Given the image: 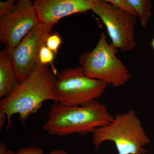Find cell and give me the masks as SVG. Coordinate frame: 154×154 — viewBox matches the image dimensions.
<instances>
[{"label": "cell", "mask_w": 154, "mask_h": 154, "mask_svg": "<svg viewBox=\"0 0 154 154\" xmlns=\"http://www.w3.org/2000/svg\"><path fill=\"white\" fill-rule=\"evenodd\" d=\"M107 2L112 4L116 8L128 14L137 17V15L134 9L128 2L127 0H105Z\"/></svg>", "instance_id": "obj_14"}, {"label": "cell", "mask_w": 154, "mask_h": 154, "mask_svg": "<svg viewBox=\"0 0 154 154\" xmlns=\"http://www.w3.org/2000/svg\"><path fill=\"white\" fill-rule=\"evenodd\" d=\"M19 83L17 79L12 59L5 49L0 52V98L10 95Z\"/></svg>", "instance_id": "obj_10"}, {"label": "cell", "mask_w": 154, "mask_h": 154, "mask_svg": "<svg viewBox=\"0 0 154 154\" xmlns=\"http://www.w3.org/2000/svg\"><path fill=\"white\" fill-rule=\"evenodd\" d=\"M107 86L86 76L81 67L68 68L56 75L57 102L68 107L83 106L101 97Z\"/></svg>", "instance_id": "obj_5"}, {"label": "cell", "mask_w": 154, "mask_h": 154, "mask_svg": "<svg viewBox=\"0 0 154 154\" xmlns=\"http://www.w3.org/2000/svg\"><path fill=\"white\" fill-rule=\"evenodd\" d=\"M62 42V38L60 35L57 32H55L50 34L47 37L45 45L48 49L56 54Z\"/></svg>", "instance_id": "obj_13"}, {"label": "cell", "mask_w": 154, "mask_h": 154, "mask_svg": "<svg viewBox=\"0 0 154 154\" xmlns=\"http://www.w3.org/2000/svg\"><path fill=\"white\" fill-rule=\"evenodd\" d=\"M6 118H7V116L5 114L0 113V125H1L0 126H1V128L2 127L4 126Z\"/></svg>", "instance_id": "obj_18"}, {"label": "cell", "mask_w": 154, "mask_h": 154, "mask_svg": "<svg viewBox=\"0 0 154 154\" xmlns=\"http://www.w3.org/2000/svg\"><path fill=\"white\" fill-rule=\"evenodd\" d=\"M15 2V0H8L0 2V18L5 16L13 9Z\"/></svg>", "instance_id": "obj_15"}, {"label": "cell", "mask_w": 154, "mask_h": 154, "mask_svg": "<svg viewBox=\"0 0 154 154\" xmlns=\"http://www.w3.org/2000/svg\"><path fill=\"white\" fill-rule=\"evenodd\" d=\"M54 25L39 23L24 37L11 56L15 75L19 82L29 76L39 64V54L42 47Z\"/></svg>", "instance_id": "obj_8"}, {"label": "cell", "mask_w": 154, "mask_h": 154, "mask_svg": "<svg viewBox=\"0 0 154 154\" xmlns=\"http://www.w3.org/2000/svg\"><path fill=\"white\" fill-rule=\"evenodd\" d=\"M117 49L108 43L104 32L96 46L80 56L81 67L86 76L114 87L124 85L132 78L129 71L116 55Z\"/></svg>", "instance_id": "obj_4"}, {"label": "cell", "mask_w": 154, "mask_h": 154, "mask_svg": "<svg viewBox=\"0 0 154 154\" xmlns=\"http://www.w3.org/2000/svg\"><path fill=\"white\" fill-rule=\"evenodd\" d=\"M15 154H44L43 150L38 148H24L19 150Z\"/></svg>", "instance_id": "obj_16"}, {"label": "cell", "mask_w": 154, "mask_h": 154, "mask_svg": "<svg viewBox=\"0 0 154 154\" xmlns=\"http://www.w3.org/2000/svg\"><path fill=\"white\" fill-rule=\"evenodd\" d=\"M39 22L33 2L19 0L8 14L0 18V42L11 57L22 39Z\"/></svg>", "instance_id": "obj_7"}, {"label": "cell", "mask_w": 154, "mask_h": 154, "mask_svg": "<svg viewBox=\"0 0 154 154\" xmlns=\"http://www.w3.org/2000/svg\"><path fill=\"white\" fill-rule=\"evenodd\" d=\"M152 48H153L154 50V38L153 39H152Z\"/></svg>", "instance_id": "obj_20"}, {"label": "cell", "mask_w": 154, "mask_h": 154, "mask_svg": "<svg viewBox=\"0 0 154 154\" xmlns=\"http://www.w3.org/2000/svg\"><path fill=\"white\" fill-rule=\"evenodd\" d=\"M96 0H35L34 7L39 22L55 25L63 17L92 11Z\"/></svg>", "instance_id": "obj_9"}, {"label": "cell", "mask_w": 154, "mask_h": 154, "mask_svg": "<svg viewBox=\"0 0 154 154\" xmlns=\"http://www.w3.org/2000/svg\"><path fill=\"white\" fill-rule=\"evenodd\" d=\"M56 75L48 66L39 64L10 95L3 98L0 102V113L7 116L8 129L12 125L11 118L14 114H19L20 121H25L36 113L45 101L57 102Z\"/></svg>", "instance_id": "obj_1"}, {"label": "cell", "mask_w": 154, "mask_h": 154, "mask_svg": "<svg viewBox=\"0 0 154 154\" xmlns=\"http://www.w3.org/2000/svg\"><path fill=\"white\" fill-rule=\"evenodd\" d=\"M93 143L96 149L105 142L115 144L118 154H145L144 146L151 142L135 110L129 109L117 114L108 124L93 133Z\"/></svg>", "instance_id": "obj_3"}, {"label": "cell", "mask_w": 154, "mask_h": 154, "mask_svg": "<svg viewBox=\"0 0 154 154\" xmlns=\"http://www.w3.org/2000/svg\"><path fill=\"white\" fill-rule=\"evenodd\" d=\"M136 12L137 18L142 27L146 28L149 20L152 17V3L150 0H127Z\"/></svg>", "instance_id": "obj_11"}, {"label": "cell", "mask_w": 154, "mask_h": 154, "mask_svg": "<svg viewBox=\"0 0 154 154\" xmlns=\"http://www.w3.org/2000/svg\"><path fill=\"white\" fill-rule=\"evenodd\" d=\"M49 154H68L65 151L62 149H54Z\"/></svg>", "instance_id": "obj_19"}, {"label": "cell", "mask_w": 154, "mask_h": 154, "mask_svg": "<svg viewBox=\"0 0 154 154\" xmlns=\"http://www.w3.org/2000/svg\"><path fill=\"white\" fill-rule=\"evenodd\" d=\"M107 29L111 43L122 52L131 51L136 46L134 28L137 17L128 14L105 0H96L92 10Z\"/></svg>", "instance_id": "obj_6"}, {"label": "cell", "mask_w": 154, "mask_h": 154, "mask_svg": "<svg viewBox=\"0 0 154 154\" xmlns=\"http://www.w3.org/2000/svg\"><path fill=\"white\" fill-rule=\"evenodd\" d=\"M113 119L107 107L97 100L83 106L71 107L62 106L54 102L43 129L49 134L57 136L74 134L84 135L93 133Z\"/></svg>", "instance_id": "obj_2"}, {"label": "cell", "mask_w": 154, "mask_h": 154, "mask_svg": "<svg viewBox=\"0 0 154 154\" xmlns=\"http://www.w3.org/2000/svg\"><path fill=\"white\" fill-rule=\"evenodd\" d=\"M13 151L8 150L7 146L3 143H1L0 145V154H15Z\"/></svg>", "instance_id": "obj_17"}, {"label": "cell", "mask_w": 154, "mask_h": 154, "mask_svg": "<svg viewBox=\"0 0 154 154\" xmlns=\"http://www.w3.org/2000/svg\"><path fill=\"white\" fill-rule=\"evenodd\" d=\"M55 54L48 49L44 45L42 47L39 54V62L40 64L48 66L50 64L52 67L53 71L57 74L56 70L54 66L53 62L54 60Z\"/></svg>", "instance_id": "obj_12"}]
</instances>
